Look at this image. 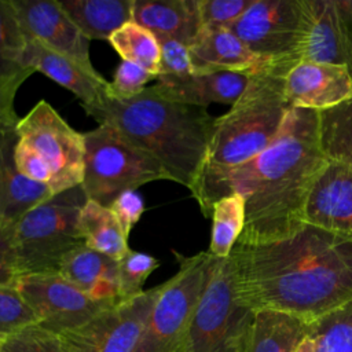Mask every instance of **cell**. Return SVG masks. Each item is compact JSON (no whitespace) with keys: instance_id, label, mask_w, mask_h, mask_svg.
<instances>
[{"instance_id":"obj_1","label":"cell","mask_w":352,"mask_h":352,"mask_svg":"<svg viewBox=\"0 0 352 352\" xmlns=\"http://www.w3.org/2000/svg\"><path fill=\"white\" fill-rule=\"evenodd\" d=\"M239 301L315 320L352 300V239L304 223L272 242L236 241Z\"/></svg>"},{"instance_id":"obj_18","label":"cell","mask_w":352,"mask_h":352,"mask_svg":"<svg viewBox=\"0 0 352 352\" xmlns=\"http://www.w3.org/2000/svg\"><path fill=\"white\" fill-rule=\"evenodd\" d=\"M21 63L74 94L81 104H92L106 96L109 81L102 74L84 69L73 59L48 50L36 40L28 38Z\"/></svg>"},{"instance_id":"obj_5","label":"cell","mask_w":352,"mask_h":352,"mask_svg":"<svg viewBox=\"0 0 352 352\" xmlns=\"http://www.w3.org/2000/svg\"><path fill=\"white\" fill-rule=\"evenodd\" d=\"M177 272L161 283L133 352H188L194 312L220 258L209 252H175Z\"/></svg>"},{"instance_id":"obj_21","label":"cell","mask_w":352,"mask_h":352,"mask_svg":"<svg viewBox=\"0 0 352 352\" xmlns=\"http://www.w3.org/2000/svg\"><path fill=\"white\" fill-rule=\"evenodd\" d=\"M132 21L154 36L191 45L202 29L198 0H133Z\"/></svg>"},{"instance_id":"obj_7","label":"cell","mask_w":352,"mask_h":352,"mask_svg":"<svg viewBox=\"0 0 352 352\" xmlns=\"http://www.w3.org/2000/svg\"><path fill=\"white\" fill-rule=\"evenodd\" d=\"M84 143L81 188L87 199L109 208L124 191L136 190L155 180H169L155 158L107 124H99L95 129L85 132Z\"/></svg>"},{"instance_id":"obj_32","label":"cell","mask_w":352,"mask_h":352,"mask_svg":"<svg viewBox=\"0 0 352 352\" xmlns=\"http://www.w3.org/2000/svg\"><path fill=\"white\" fill-rule=\"evenodd\" d=\"M0 352H70L60 334L38 323L0 340Z\"/></svg>"},{"instance_id":"obj_12","label":"cell","mask_w":352,"mask_h":352,"mask_svg":"<svg viewBox=\"0 0 352 352\" xmlns=\"http://www.w3.org/2000/svg\"><path fill=\"white\" fill-rule=\"evenodd\" d=\"M161 285L114 304L62 336L70 352H133Z\"/></svg>"},{"instance_id":"obj_22","label":"cell","mask_w":352,"mask_h":352,"mask_svg":"<svg viewBox=\"0 0 352 352\" xmlns=\"http://www.w3.org/2000/svg\"><path fill=\"white\" fill-rule=\"evenodd\" d=\"M309 327L311 320L293 314L254 311L242 352H296L307 338Z\"/></svg>"},{"instance_id":"obj_8","label":"cell","mask_w":352,"mask_h":352,"mask_svg":"<svg viewBox=\"0 0 352 352\" xmlns=\"http://www.w3.org/2000/svg\"><path fill=\"white\" fill-rule=\"evenodd\" d=\"M311 22L307 0H253L228 29L268 67L287 73L300 62Z\"/></svg>"},{"instance_id":"obj_19","label":"cell","mask_w":352,"mask_h":352,"mask_svg":"<svg viewBox=\"0 0 352 352\" xmlns=\"http://www.w3.org/2000/svg\"><path fill=\"white\" fill-rule=\"evenodd\" d=\"M250 73H192L183 78H157L155 89L168 99L208 107L210 103L234 104L246 89Z\"/></svg>"},{"instance_id":"obj_26","label":"cell","mask_w":352,"mask_h":352,"mask_svg":"<svg viewBox=\"0 0 352 352\" xmlns=\"http://www.w3.org/2000/svg\"><path fill=\"white\" fill-rule=\"evenodd\" d=\"M318 138L329 162L352 169V98L318 111Z\"/></svg>"},{"instance_id":"obj_38","label":"cell","mask_w":352,"mask_h":352,"mask_svg":"<svg viewBox=\"0 0 352 352\" xmlns=\"http://www.w3.org/2000/svg\"><path fill=\"white\" fill-rule=\"evenodd\" d=\"M19 278L15 252V223L0 216V286H16Z\"/></svg>"},{"instance_id":"obj_15","label":"cell","mask_w":352,"mask_h":352,"mask_svg":"<svg viewBox=\"0 0 352 352\" xmlns=\"http://www.w3.org/2000/svg\"><path fill=\"white\" fill-rule=\"evenodd\" d=\"M304 223L352 239V169L327 162L304 208Z\"/></svg>"},{"instance_id":"obj_14","label":"cell","mask_w":352,"mask_h":352,"mask_svg":"<svg viewBox=\"0 0 352 352\" xmlns=\"http://www.w3.org/2000/svg\"><path fill=\"white\" fill-rule=\"evenodd\" d=\"M285 96L292 109L324 110L352 98L346 66L301 60L285 76Z\"/></svg>"},{"instance_id":"obj_39","label":"cell","mask_w":352,"mask_h":352,"mask_svg":"<svg viewBox=\"0 0 352 352\" xmlns=\"http://www.w3.org/2000/svg\"><path fill=\"white\" fill-rule=\"evenodd\" d=\"M14 166L18 173L51 187L52 173L45 162L23 142L18 139L14 150Z\"/></svg>"},{"instance_id":"obj_35","label":"cell","mask_w":352,"mask_h":352,"mask_svg":"<svg viewBox=\"0 0 352 352\" xmlns=\"http://www.w3.org/2000/svg\"><path fill=\"white\" fill-rule=\"evenodd\" d=\"M28 37L11 0H0V58L19 62Z\"/></svg>"},{"instance_id":"obj_30","label":"cell","mask_w":352,"mask_h":352,"mask_svg":"<svg viewBox=\"0 0 352 352\" xmlns=\"http://www.w3.org/2000/svg\"><path fill=\"white\" fill-rule=\"evenodd\" d=\"M56 195L48 184L22 176L16 169L8 176L0 197V216L16 223L28 212Z\"/></svg>"},{"instance_id":"obj_11","label":"cell","mask_w":352,"mask_h":352,"mask_svg":"<svg viewBox=\"0 0 352 352\" xmlns=\"http://www.w3.org/2000/svg\"><path fill=\"white\" fill-rule=\"evenodd\" d=\"M16 287L33 309L38 324L56 334L78 329L114 305L94 300L59 272L23 275Z\"/></svg>"},{"instance_id":"obj_27","label":"cell","mask_w":352,"mask_h":352,"mask_svg":"<svg viewBox=\"0 0 352 352\" xmlns=\"http://www.w3.org/2000/svg\"><path fill=\"white\" fill-rule=\"evenodd\" d=\"M245 227V198L232 192L216 201L212 208L209 253L219 258L230 256Z\"/></svg>"},{"instance_id":"obj_3","label":"cell","mask_w":352,"mask_h":352,"mask_svg":"<svg viewBox=\"0 0 352 352\" xmlns=\"http://www.w3.org/2000/svg\"><path fill=\"white\" fill-rule=\"evenodd\" d=\"M81 106L98 125L113 126L155 158L169 180L187 187L190 192L195 188L217 120L206 107L168 99L154 85L128 100L104 96L96 103Z\"/></svg>"},{"instance_id":"obj_42","label":"cell","mask_w":352,"mask_h":352,"mask_svg":"<svg viewBox=\"0 0 352 352\" xmlns=\"http://www.w3.org/2000/svg\"><path fill=\"white\" fill-rule=\"evenodd\" d=\"M296 352H314V348H312V342L309 340V337L307 336V338L300 344V346L297 348Z\"/></svg>"},{"instance_id":"obj_4","label":"cell","mask_w":352,"mask_h":352,"mask_svg":"<svg viewBox=\"0 0 352 352\" xmlns=\"http://www.w3.org/2000/svg\"><path fill=\"white\" fill-rule=\"evenodd\" d=\"M285 76L272 67L253 73L238 100L217 117L192 197L206 183L252 162L274 142L292 109L285 96Z\"/></svg>"},{"instance_id":"obj_31","label":"cell","mask_w":352,"mask_h":352,"mask_svg":"<svg viewBox=\"0 0 352 352\" xmlns=\"http://www.w3.org/2000/svg\"><path fill=\"white\" fill-rule=\"evenodd\" d=\"M160 267V261L148 253L129 250L118 261V298L131 300L142 294L150 274Z\"/></svg>"},{"instance_id":"obj_13","label":"cell","mask_w":352,"mask_h":352,"mask_svg":"<svg viewBox=\"0 0 352 352\" xmlns=\"http://www.w3.org/2000/svg\"><path fill=\"white\" fill-rule=\"evenodd\" d=\"M28 38L62 54L84 69L98 73L89 56L91 40L76 26L60 1L11 0Z\"/></svg>"},{"instance_id":"obj_10","label":"cell","mask_w":352,"mask_h":352,"mask_svg":"<svg viewBox=\"0 0 352 352\" xmlns=\"http://www.w3.org/2000/svg\"><path fill=\"white\" fill-rule=\"evenodd\" d=\"M18 139L50 168L55 194L81 186L84 176V133L72 128L47 102L40 100L19 120Z\"/></svg>"},{"instance_id":"obj_34","label":"cell","mask_w":352,"mask_h":352,"mask_svg":"<svg viewBox=\"0 0 352 352\" xmlns=\"http://www.w3.org/2000/svg\"><path fill=\"white\" fill-rule=\"evenodd\" d=\"M157 78L158 77L155 74L144 70L143 67L126 60H121L113 80L107 82L106 96L120 102L132 99L142 94L150 81Z\"/></svg>"},{"instance_id":"obj_2","label":"cell","mask_w":352,"mask_h":352,"mask_svg":"<svg viewBox=\"0 0 352 352\" xmlns=\"http://www.w3.org/2000/svg\"><path fill=\"white\" fill-rule=\"evenodd\" d=\"M327 162L319 146L318 111L290 109L276 138L257 158L206 183L192 198L209 217L216 201L239 192L245 198V227L238 241H278L304 224L307 199Z\"/></svg>"},{"instance_id":"obj_16","label":"cell","mask_w":352,"mask_h":352,"mask_svg":"<svg viewBox=\"0 0 352 352\" xmlns=\"http://www.w3.org/2000/svg\"><path fill=\"white\" fill-rule=\"evenodd\" d=\"M311 30L301 60L346 66L352 73V26L337 0H307Z\"/></svg>"},{"instance_id":"obj_41","label":"cell","mask_w":352,"mask_h":352,"mask_svg":"<svg viewBox=\"0 0 352 352\" xmlns=\"http://www.w3.org/2000/svg\"><path fill=\"white\" fill-rule=\"evenodd\" d=\"M337 1H338V6H340L344 16L352 26V0H337Z\"/></svg>"},{"instance_id":"obj_36","label":"cell","mask_w":352,"mask_h":352,"mask_svg":"<svg viewBox=\"0 0 352 352\" xmlns=\"http://www.w3.org/2000/svg\"><path fill=\"white\" fill-rule=\"evenodd\" d=\"M253 0H198L202 28H230L252 6Z\"/></svg>"},{"instance_id":"obj_40","label":"cell","mask_w":352,"mask_h":352,"mask_svg":"<svg viewBox=\"0 0 352 352\" xmlns=\"http://www.w3.org/2000/svg\"><path fill=\"white\" fill-rule=\"evenodd\" d=\"M110 210L118 220L124 234L129 236V232L135 224L140 220L144 212V202L142 195L136 190H129L121 192L111 204Z\"/></svg>"},{"instance_id":"obj_37","label":"cell","mask_w":352,"mask_h":352,"mask_svg":"<svg viewBox=\"0 0 352 352\" xmlns=\"http://www.w3.org/2000/svg\"><path fill=\"white\" fill-rule=\"evenodd\" d=\"M155 37L161 51V69L158 78H183L192 74L188 45L168 36Z\"/></svg>"},{"instance_id":"obj_33","label":"cell","mask_w":352,"mask_h":352,"mask_svg":"<svg viewBox=\"0 0 352 352\" xmlns=\"http://www.w3.org/2000/svg\"><path fill=\"white\" fill-rule=\"evenodd\" d=\"M38 323L16 286H0V340Z\"/></svg>"},{"instance_id":"obj_24","label":"cell","mask_w":352,"mask_h":352,"mask_svg":"<svg viewBox=\"0 0 352 352\" xmlns=\"http://www.w3.org/2000/svg\"><path fill=\"white\" fill-rule=\"evenodd\" d=\"M63 10L89 40H107L132 21L133 0H66Z\"/></svg>"},{"instance_id":"obj_20","label":"cell","mask_w":352,"mask_h":352,"mask_svg":"<svg viewBox=\"0 0 352 352\" xmlns=\"http://www.w3.org/2000/svg\"><path fill=\"white\" fill-rule=\"evenodd\" d=\"M96 301L117 304L118 261L81 245L66 254L58 271Z\"/></svg>"},{"instance_id":"obj_25","label":"cell","mask_w":352,"mask_h":352,"mask_svg":"<svg viewBox=\"0 0 352 352\" xmlns=\"http://www.w3.org/2000/svg\"><path fill=\"white\" fill-rule=\"evenodd\" d=\"M77 227L84 245L120 261L131 249L128 236L110 208L87 199L78 213Z\"/></svg>"},{"instance_id":"obj_9","label":"cell","mask_w":352,"mask_h":352,"mask_svg":"<svg viewBox=\"0 0 352 352\" xmlns=\"http://www.w3.org/2000/svg\"><path fill=\"white\" fill-rule=\"evenodd\" d=\"M253 316L238 298L232 257L220 258L194 312L188 352H242Z\"/></svg>"},{"instance_id":"obj_28","label":"cell","mask_w":352,"mask_h":352,"mask_svg":"<svg viewBox=\"0 0 352 352\" xmlns=\"http://www.w3.org/2000/svg\"><path fill=\"white\" fill-rule=\"evenodd\" d=\"M109 43L122 60L135 63L158 77L161 69V51L157 37L133 21L116 30Z\"/></svg>"},{"instance_id":"obj_29","label":"cell","mask_w":352,"mask_h":352,"mask_svg":"<svg viewBox=\"0 0 352 352\" xmlns=\"http://www.w3.org/2000/svg\"><path fill=\"white\" fill-rule=\"evenodd\" d=\"M314 352H352V300L311 322Z\"/></svg>"},{"instance_id":"obj_6","label":"cell","mask_w":352,"mask_h":352,"mask_svg":"<svg viewBox=\"0 0 352 352\" xmlns=\"http://www.w3.org/2000/svg\"><path fill=\"white\" fill-rule=\"evenodd\" d=\"M87 201L81 186L40 204L15 223V252L21 276L58 272L67 253L84 245L78 213Z\"/></svg>"},{"instance_id":"obj_23","label":"cell","mask_w":352,"mask_h":352,"mask_svg":"<svg viewBox=\"0 0 352 352\" xmlns=\"http://www.w3.org/2000/svg\"><path fill=\"white\" fill-rule=\"evenodd\" d=\"M32 73V69L19 62L0 58V197L8 176L15 170L14 150L21 120L15 111V96Z\"/></svg>"},{"instance_id":"obj_17","label":"cell","mask_w":352,"mask_h":352,"mask_svg":"<svg viewBox=\"0 0 352 352\" xmlns=\"http://www.w3.org/2000/svg\"><path fill=\"white\" fill-rule=\"evenodd\" d=\"M192 73H256L268 63L252 52L228 28H202L188 47Z\"/></svg>"}]
</instances>
